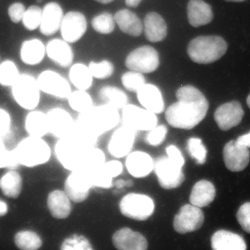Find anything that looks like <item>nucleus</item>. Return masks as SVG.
I'll use <instances>...</instances> for the list:
<instances>
[{
    "label": "nucleus",
    "mask_w": 250,
    "mask_h": 250,
    "mask_svg": "<svg viewBox=\"0 0 250 250\" xmlns=\"http://www.w3.org/2000/svg\"><path fill=\"white\" fill-rule=\"evenodd\" d=\"M176 97L177 103L166 111V119L170 126L191 129L205 119L209 104L200 90L192 85H184L177 90Z\"/></svg>",
    "instance_id": "1"
},
{
    "label": "nucleus",
    "mask_w": 250,
    "mask_h": 250,
    "mask_svg": "<svg viewBox=\"0 0 250 250\" xmlns=\"http://www.w3.org/2000/svg\"><path fill=\"white\" fill-rule=\"evenodd\" d=\"M120 121L119 113L116 108L107 104L93 106L80 113L74 130L91 139H98L99 136L116 127Z\"/></svg>",
    "instance_id": "2"
},
{
    "label": "nucleus",
    "mask_w": 250,
    "mask_h": 250,
    "mask_svg": "<svg viewBox=\"0 0 250 250\" xmlns=\"http://www.w3.org/2000/svg\"><path fill=\"white\" fill-rule=\"evenodd\" d=\"M228 48V43L220 36H201L189 42L187 52L192 62L209 64L221 59Z\"/></svg>",
    "instance_id": "3"
},
{
    "label": "nucleus",
    "mask_w": 250,
    "mask_h": 250,
    "mask_svg": "<svg viewBox=\"0 0 250 250\" xmlns=\"http://www.w3.org/2000/svg\"><path fill=\"white\" fill-rule=\"evenodd\" d=\"M20 165L34 167L48 162L51 149L42 138L29 136L21 141L14 149Z\"/></svg>",
    "instance_id": "4"
},
{
    "label": "nucleus",
    "mask_w": 250,
    "mask_h": 250,
    "mask_svg": "<svg viewBox=\"0 0 250 250\" xmlns=\"http://www.w3.org/2000/svg\"><path fill=\"white\" fill-rule=\"evenodd\" d=\"M91 148L85 147L80 141L70 135L59 139L56 143L55 155L64 168L75 171L81 168L85 154Z\"/></svg>",
    "instance_id": "5"
},
{
    "label": "nucleus",
    "mask_w": 250,
    "mask_h": 250,
    "mask_svg": "<svg viewBox=\"0 0 250 250\" xmlns=\"http://www.w3.org/2000/svg\"><path fill=\"white\" fill-rule=\"evenodd\" d=\"M119 207L122 214L139 221L150 218L155 209V205L150 197L134 192L125 195L120 202Z\"/></svg>",
    "instance_id": "6"
},
{
    "label": "nucleus",
    "mask_w": 250,
    "mask_h": 250,
    "mask_svg": "<svg viewBox=\"0 0 250 250\" xmlns=\"http://www.w3.org/2000/svg\"><path fill=\"white\" fill-rule=\"evenodd\" d=\"M11 87L13 96L21 107L33 110L38 106L40 102L41 89L34 77L21 75Z\"/></svg>",
    "instance_id": "7"
},
{
    "label": "nucleus",
    "mask_w": 250,
    "mask_h": 250,
    "mask_svg": "<svg viewBox=\"0 0 250 250\" xmlns=\"http://www.w3.org/2000/svg\"><path fill=\"white\" fill-rule=\"evenodd\" d=\"M154 170L158 182L164 189L177 188L185 180L183 167L171 161L167 156L158 158L154 161Z\"/></svg>",
    "instance_id": "8"
},
{
    "label": "nucleus",
    "mask_w": 250,
    "mask_h": 250,
    "mask_svg": "<svg viewBox=\"0 0 250 250\" xmlns=\"http://www.w3.org/2000/svg\"><path fill=\"white\" fill-rule=\"evenodd\" d=\"M160 60L156 49L149 45L142 46L130 52L125 65L130 70L141 73H152L157 70Z\"/></svg>",
    "instance_id": "9"
},
{
    "label": "nucleus",
    "mask_w": 250,
    "mask_h": 250,
    "mask_svg": "<svg viewBox=\"0 0 250 250\" xmlns=\"http://www.w3.org/2000/svg\"><path fill=\"white\" fill-rule=\"evenodd\" d=\"M123 125L138 131H149L157 125L156 113L136 106L127 104L123 108Z\"/></svg>",
    "instance_id": "10"
},
{
    "label": "nucleus",
    "mask_w": 250,
    "mask_h": 250,
    "mask_svg": "<svg viewBox=\"0 0 250 250\" xmlns=\"http://www.w3.org/2000/svg\"><path fill=\"white\" fill-rule=\"evenodd\" d=\"M91 176L83 170L72 171L64 184V191L70 200L75 203L84 202L93 187Z\"/></svg>",
    "instance_id": "11"
},
{
    "label": "nucleus",
    "mask_w": 250,
    "mask_h": 250,
    "mask_svg": "<svg viewBox=\"0 0 250 250\" xmlns=\"http://www.w3.org/2000/svg\"><path fill=\"white\" fill-rule=\"evenodd\" d=\"M205 222V215L200 207L191 205L182 206L174 216L173 228L177 233L193 232L200 229Z\"/></svg>",
    "instance_id": "12"
},
{
    "label": "nucleus",
    "mask_w": 250,
    "mask_h": 250,
    "mask_svg": "<svg viewBox=\"0 0 250 250\" xmlns=\"http://www.w3.org/2000/svg\"><path fill=\"white\" fill-rule=\"evenodd\" d=\"M225 166L232 172H241L250 163V153L248 147L236 141H231L225 145L223 149Z\"/></svg>",
    "instance_id": "13"
},
{
    "label": "nucleus",
    "mask_w": 250,
    "mask_h": 250,
    "mask_svg": "<svg viewBox=\"0 0 250 250\" xmlns=\"http://www.w3.org/2000/svg\"><path fill=\"white\" fill-rule=\"evenodd\" d=\"M37 82L41 90L57 98H68L72 93L67 81L57 72L51 70L42 72Z\"/></svg>",
    "instance_id": "14"
},
{
    "label": "nucleus",
    "mask_w": 250,
    "mask_h": 250,
    "mask_svg": "<svg viewBox=\"0 0 250 250\" xmlns=\"http://www.w3.org/2000/svg\"><path fill=\"white\" fill-rule=\"evenodd\" d=\"M136 133V130L125 125L118 128L110 139L108 152L116 158L127 156L134 146Z\"/></svg>",
    "instance_id": "15"
},
{
    "label": "nucleus",
    "mask_w": 250,
    "mask_h": 250,
    "mask_svg": "<svg viewBox=\"0 0 250 250\" xmlns=\"http://www.w3.org/2000/svg\"><path fill=\"white\" fill-rule=\"evenodd\" d=\"M244 116L241 104L237 101L220 105L215 110L214 119L220 129L228 131L238 126Z\"/></svg>",
    "instance_id": "16"
},
{
    "label": "nucleus",
    "mask_w": 250,
    "mask_h": 250,
    "mask_svg": "<svg viewBox=\"0 0 250 250\" xmlns=\"http://www.w3.org/2000/svg\"><path fill=\"white\" fill-rule=\"evenodd\" d=\"M49 133L62 139L73 132L75 121L68 112L61 108H52L47 113Z\"/></svg>",
    "instance_id": "17"
},
{
    "label": "nucleus",
    "mask_w": 250,
    "mask_h": 250,
    "mask_svg": "<svg viewBox=\"0 0 250 250\" xmlns=\"http://www.w3.org/2000/svg\"><path fill=\"white\" fill-rule=\"evenodd\" d=\"M60 29L64 41L73 43L84 35L87 29L86 19L82 13L70 11L63 16Z\"/></svg>",
    "instance_id": "18"
},
{
    "label": "nucleus",
    "mask_w": 250,
    "mask_h": 250,
    "mask_svg": "<svg viewBox=\"0 0 250 250\" xmlns=\"http://www.w3.org/2000/svg\"><path fill=\"white\" fill-rule=\"evenodd\" d=\"M113 246L120 250H146L148 243L142 233L124 228L118 230L112 237Z\"/></svg>",
    "instance_id": "19"
},
{
    "label": "nucleus",
    "mask_w": 250,
    "mask_h": 250,
    "mask_svg": "<svg viewBox=\"0 0 250 250\" xmlns=\"http://www.w3.org/2000/svg\"><path fill=\"white\" fill-rule=\"evenodd\" d=\"M63 16V11L60 5L56 2L46 4L42 9L41 32L45 36L56 34L60 29Z\"/></svg>",
    "instance_id": "20"
},
{
    "label": "nucleus",
    "mask_w": 250,
    "mask_h": 250,
    "mask_svg": "<svg viewBox=\"0 0 250 250\" xmlns=\"http://www.w3.org/2000/svg\"><path fill=\"white\" fill-rule=\"evenodd\" d=\"M128 172L136 178H144L154 170V161L150 155L144 152H130L126 157Z\"/></svg>",
    "instance_id": "21"
},
{
    "label": "nucleus",
    "mask_w": 250,
    "mask_h": 250,
    "mask_svg": "<svg viewBox=\"0 0 250 250\" xmlns=\"http://www.w3.org/2000/svg\"><path fill=\"white\" fill-rule=\"evenodd\" d=\"M187 14L188 22L193 27L207 25L213 19L211 6L204 0H190L187 6Z\"/></svg>",
    "instance_id": "22"
},
{
    "label": "nucleus",
    "mask_w": 250,
    "mask_h": 250,
    "mask_svg": "<svg viewBox=\"0 0 250 250\" xmlns=\"http://www.w3.org/2000/svg\"><path fill=\"white\" fill-rule=\"evenodd\" d=\"M139 103L146 109L159 114L164 111V98L160 90L153 84L146 83L137 92Z\"/></svg>",
    "instance_id": "23"
},
{
    "label": "nucleus",
    "mask_w": 250,
    "mask_h": 250,
    "mask_svg": "<svg viewBox=\"0 0 250 250\" xmlns=\"http://www.w3.org/2000/svg\"><path fill=\"white\" fill-rule=\"evenodd\" d=\"M46 52L49 58L59 66L67 67L71 65L74 59L73 52L68 42L60 39H54L47 44Z\"/></svg>",
    "instance_id": "24"
},
{
    "label": "nucleus",
    "mask_w": 250,
    "mask_h": 250,
    "mask_svg": "<svg viewBox=\"0 0 250 250\" xmlns=\"http://www.w3.org/2000/svg\"><path fill=\"white\" fill-rule=\"evenodd\" d=\"M212 249L214 250H246L247 246L243 237L237 233L219 230L211 237Z\"/></svg>",
    "instance_id": "25"
},
{
    "label": "nucleus",
    "mask_w": 250,
    "mask_h": 250,
    "mask_svg": "<svg viewBox=\"0 0 250 250\" xmlns=\"http://www.w3.org/2000/svg\"><path fill=\"white\" fill-rule=\"evenodd\" d=\"M144 31L148 41L152 42H161L167 36V24L157 13H149L145 18Z\"/></svg>",
    "instance_id": "26"
},
{
    "label": "nucleus",
    "mask_w": 250,
    "mask_h": 250,
    "mask_svg": "<svg viewBox=\"0 0 250 250\" xmlns=\"http://www.w3.org/2000/svg\"><path fill=\"white\" fill-rule=\"evenodd\" d=\"M47 207L51 215L56 219H65L72 211L71 200L65 191L55 190L47 197Z\"/></svg>",
    "instance_id": "27"
},
{
    "label": "nucleus",
    "mask_w": 250,
    "mask_h": 250,
    "mask_svg": "<svg viewBox=\"0 0 250 250\" xmlns=\"http://www.w3.org/2000/svg\"><path fill=\"white\" fill-rule=\"evenodd\" d=\"M113 17L118 27L125 34L135 37L141 36L142 34L143 23L132 11L128 9L120 10Z\"/></svg>",
    "instance_id": "28"
},
{
    "label": "nucleus",
    "mask_w": 250,
    "mask_h": 250,
    "mask_svg": "<svg viewBox=\"0 0 250 250\" xmlns=\"http://www.w3.org/2000/svg\"><path fill=\"white\" fill-rule=\"evenodd\" d=\"M215 197V188L213 184L207 180H201L192 187L190 202L191 205L202 208L210 205Z\"/></svg>",
    "instance_id": "29"
},
{
    "label": "nucleus",
    "mask_w": 250,
    "mask_h": 250,
    "mask_svg": "<svg viewBox=\"0 0 250 250\" xmlns=\"http://www.w3.org/2000/svg\"><path fill=\"white\" fill-rule=\"evenodd\" d=\"M25 129L30 136L42 138L49 133L47 113L31 111L25 120Z\"/></svg>",
    "instance_id": "30"
},
{
    "label": "nucleus",
    "mask_w": 250,
    "mask_h": 250,
    "mask_svg": "<svg viewBox=\"0 0 250 250\" xmlns=\"http://www.w3.org/2000/svg\"><path fill=\"white\" fill-rule=\"evenodd\" d=\"M22 179L16 170H10L0 178V189L5 196L16 199L21 195Z\"/></svg>",
    "instance_id": "31"
},
{
    "label": "nucleus",
    "mask_w": 250,
    "mask_h": 250,
    "mask_svg": "<svg viewBox=\"0 0 250 250\" xmlns=\"http://www.w3.org/2000/svg\"><path fill=\"white\" fill-rule=\"evenodd\" d=\"M45 50V46L41 41L33 39L25 41L21 48V59L28 65H36L42 62Z\"/></svg>",
    "instance_id": "32"
},
{
    "label": "nucleus",
    "mask_w": 250,
    "mask_h": 250,
    "mask_svg": "<svg viewBox=\"0 0 250 250\" xmlns=\"http://www.w3.org/2000/svg\"><path fill=\"white\" fill-rule=\"evenodd\" d=\"M100 99L105 103L116 109H123L129 102L127 95L123 90L117 87L106 85L103 87L99 93Z\"/></svg>",
    "instance_id": "33"
},
{
    "label": "nucleus",
    "mask_w": 250,
    "mask_h": 250,
    "mask_svg": "<svg viewBox=\"0 0 250 250\" xmlns=\"http://www.w3.org/2000/svg\"><path fill=\"white\" fill-rule=\"evenodd\" d=\"M70 80L73 85L79 90H85L91 86L93 83V75L89 67L82 63L74 65L70 68L69 74Z\"/></svg>",
    "instance_id": "34"
},
{
    "label": "nucleus",
    "mask_w": 250,
    "mask_h": 250,
    "mask_svg": "<svg viewBox=\"0 0 250 250\" xmlns=\"http://www.w3.org/2000/svg\"><path fill=\"white\" fill-rule=\"evenodd\" d=\"M14 242L16 246L22 250H37L42 246L41 237L30 230L21 231L16 233Z\"/></svg>",
    "instance_id": "35"
},
{
    "label": "nucleus",
    "mask_w": 250,
    "mask_h": 250,
    "mask_svg": "<svg viewBox=\"0 0 250 250\" xmlns=\"http://www.w3.org/2000/svg\"><path fill=\"white\" fill-rule=\"evenodd\" d=\"M106 157L101 149L93 147L85 154L82 167L79 170H83L92 173L96 172L104 165Z\"/></svg>",
    "instance_id": "36"
},
{
    "label": "nucleus",
    "mask_w": 250,
    "mask_h": 250,
    "mask_svg": "<svg viewBox=\"0 0 250 250\" xmlns=\"http://www.w3.org/2000/svg\"><path fill=\"white\" fill-rule=\"evenodd\" d=\"M67 99L70 107L79 113L86 111L93 106L91 97L85 90H78L73 92Z\"/></svg>",
    "instance_id": "37"
},
{
    "label": "nucleus",
    "mask_w": 250,
    "mask_h": 250,
    "mask_svg": "<svg viewBox=\"0 0 250 250\" xmlns=\"http://www.w3.org/2000/svg\"><path fill=\"white\" fill-rule=\"evenodd\" d=\"M17 66L14 62L6 61L0 65V84L12 86L20 76Z\"/></svg>",
    "instance_id": "38"
},
{
    "label": "nucleus",
    "mask_w": 250,
    "mask_h": 250,
    "mask_svg": "<svg viewBox=\"0 0 250 250\" xmlns=\"http://www.w3.org/2000/svg\"><path fill=\"white\" fill-rule=\"evenodd\" d=\"M187 150L199 165H202L207 161V149L202 139L196 137L190 138L187 141Z\"/></svg>",
    "instance_id": "39"
},
{
    "label": "nucleus",
    "mask_w": 250,
    "mask_h": 250,
    "mask_svg": "<svg viewBox=\"0 0 250 250\" xmlns=\"http://www.w3.org/2000/svg\"><path fill=\"white\" fill-rule=\"evenodd\" d=\"M91 24L97 32L103 34H109L114 30L116 22L114 17L111 14L103 13L93 18Z\"/></svg>",
    "instance_id": "40"
},
{
    "label": "nucleus",
    "mask_w": 250,
    "mask_h": 250,
    "mask_svg": "<svg viewBox=\"0 0 250 250\" xmlns=\"http://www.w3.org/2000/svg\"><path fill=\"white\" fill-rule=\"evenodd\" d=\"M121 80L125 88L131 92H137L146 83L143 73L133 70L125 72L122 76Z\"/></svg>",
    "instance_id": "41"
},
{
    "label": "nucleus",
    "mask_w": 250,
    "mask_h": 250,
    "mask_svg": "<svg viewBox=\"0 0 250 250\" xmlns=\"http://www.w3.org/2000/svg\"><path fill=\"white\" fill-rule=\"evenodd\" d=\"M42 13V10L37 6H31L26 10L22 20L24 27L29 31L40 27Z\"/></svg>",
    "instance_id": "42"
},
{
    "label": "nucleus",
    "mask_w": 250,
    "mask_h": 250,
    "mask_svg": "<svg viewBox=\"0 0 250 250\" xmlns=\"http://www.w3.org/2000/svg\"><path fill=\"white\" fill-rule=\"evenodd\" d=\"M88 67L93 77L98 80L107 79L111 77L114 72L113 63L106 60L103 61L98 63L93 62H90Z\"/></svg>",
    "instance_id": "43"
},
{
    "label": "nucleus",
    "mask_w": 250,
    "mask_h": 250,
    "mask_svg": "<svg viewBox=\"0 0 250 250\" xmlns=\"http://www.w3.org/2000/svg\"><path fill=\"white\" fill-rule=\"evenodd\" d=\"M20 165L14 149L8 150L4 142L0 138V169L9 168L15 170Z\"/></svg>",
    "instance_id": "44"
},
{
    "label": "nucleus",
    "mask_w": 250,
    "mask_h": 250,
    "mask_svg": "<svg viewBox=\"0 0 250 250\" xmlns=\"http://www.w3.org/2000/svg\"><path fill=\"white\" fill-rule=\"evenodd\" d=\"M61 249L62 250H93L89 241L85 236L74 235L62 242Z\"/></svg>",
    "instance_id": "45"
},
{
    "label": "nucleus",
    "mask_w": 250,
    "mask_h": 250,
    "mask_svg": "<svg viewBox=\"0 0 250 250\" xmlns=\"http://www.w3.org/2000/svg\"><path fill=\"white\" fill-rule=\"evenodd\" d=\"M167 129L164 125H156L155 127L149 130L146 136V142L152 146H158L165 141Z\"/></svg>",
    "instance_id": "46"
},
{
    "label": "nucleus",
    "mask_w": 250,
    "mask_h": 250,
    "mask_svg": "<svg viewBox=\"0 0 250 250\" xmlns=\"http://www.w3.org/2000/svg\"><path fill=\"white\" fill-rule=\"evenodd\" d=\"M103 167L96 172L90 173L92 182L93 187L108 188L112 186L113 178L104 171Z\"/></svg>",
    "instance_id": "47"
},
{
    "label": "nucleus",
    "mask_w": 250,
    "mask_h": 250,
    "mask_svg": "<svg viewBox=\"0 0 250 250\" xmlns=\"http://www.w3.org/2000/svg\"><path fill=\"white\" fill-rule=\"evenodd\" d=\"M236 218L243 229L250 233V202H246L240 207Z\"/></svg>",
    "instance_id": "48"
},
{
    "label": "nucleus",
    "mask_w": 250,
    "mask_h": 250,
    "mask_svg": "<svg viewBox=\"0 0 250 250\" xmlns=\"http://www.w3.org/2000/svg\"><path fill=\"white\" fill-rule=\"evenodd\" d=\"M25 11V7L22 3L16 2L9 6L8 14L13 22L18 23L22 21Z\"/></svg>",
    "instance_id": "49"
},
{
    "label": "nucleus",
    "mask_w": 250,
    "mask_h": 250,
    "mask_svg": "<svg viewBox=\"0 0 250 250\" xmlns=\"http://www.w3.org/2000/svg\"><path fill=\"white\" fill-rule=\"evenodd\" d=\"M103 168L104 171L112 178L118 177L123 171V164L120 161L116 160L105 163Z\"/></svg>",
    "instance_id": "50"
},
{
    "label": "nucleus",
    "mask_w": 250,
    "mask_h": 250,
    "mask_svg": "<svg viewBox=\"0 0 250 250\" xmlns=\"http://www.w3.org/2000/svg\"><path fill=\"white\" fill-rule=\"evenodd\" d=\"M11 120L9 113L0 108V138L6 136L11 128Z\"/></svg>",
    "instance_id": "51"
},
{
    "label": "nucleus",
    "mask_w": 250,
    "mask_h": 250,
    "mask_svg": "<svg viewBox=\"0 0 250 250\" xmlns=\"http://www.w3.org/2000/svg\"><path fill=\"white\" fill-rule=\"evenodd\" d=\"M166 154H167V158L169 159L178 164V165L184 167V164H185L184 157L182 155L181 151L176 146H168L166 148Z\"/></svg>",
    "instance_id": "52"
},
{
    "label": "nucleus",
    "mask_w": 250,
    "mask_h": 250,
    "mask_svg": "<svg viewBox=\"0 0 250 250\" xmlns=\"http://www.w3.org/2000/svg\"><path fill=\"white\" fill-rule=\"evenodd\" d=\"M237 141L241 143L243 146H246V147L250 148V132L247 133V134L244 135H242V136H239V137L237 139Z\"/></svg>",
    "instance_id": "53"
},
{
    "label": "nucleus",
    "mask_w": 250,
    "mask_h": 250,
    "mask_svg": "<svg viewBox=\"0 0 250 250\" xmlns=\"http://www.w3.org/2000/svg\"><path fill=\"white\" fill-rule=\"evenodd\" d=\"M8 206L6 202L0 200V217L7 214Z\"/></svg>",
    "instance_id": "54"
},
{
    "label": "nucleus",
    "mask_w": 250,
    "mask_h": 250,
    "mask_svg": "<svg viewBox=\"0 0 250 250\" xmlns=\"http://www.w3.org/2000/svg\"><path fill=\"white\" fill-rule=\"evenodd\" d=\"M142 1L143 0H125V3H126V6H129V7H136L141 4Z\"/></svg>",
    "instance_id": "55"
},
{
    "label": "nucleus",
    "mask_w": 250,
    "mask_h": 250,
    "mask_svg": "<svg viewBox=\"0 0 250 250\" xmlns=\"http://www.w3.org/2000/svg\"><path fill=\"white\" fill-rule=\"evenodd\" d=\"M95 1H98L99 3H101V4H109V3L112 2L113 0H95Z\"/></svg>",
    "instance_id": "56"
},
{
    "label": "nucleus",
    "mask_w": 250,
    "mask_h": 250,
    "mask_svg": "<svg viewBox=\"0 0 250 250\" xmlns=\"http://www.w3.org/2000/svg\"><path fill=\"white\" fill-rule=\"evenodd\" d=\"M226 1H229V2H242V1H246V0H225Z\"/></svg>",
    "instance_id": "57"
},
{
    "label": "nucleus",
    "mask_w": 250,
    "mask_h": 250,
    "mask_svg": "<svg viewBox=\"0 0 250 250\" xmlns=\"http://www.w3.org/2000/svg\"><path fill=\"white\" fill-rule=\"evenodd\" d=\"M247 103H248V106H249L250 108V94L249 96L248 97V98H247Z\"/></svg>",
    "instance_id": "58"
}]
</instances>
